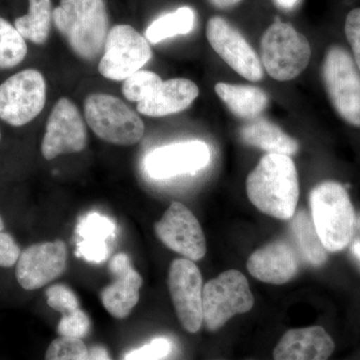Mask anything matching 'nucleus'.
<instances>
[{"label":"nucleus","mask_w":360,"mask_h":360,"mask_svg":"<svg viewBox=\"0 0 360 360\" xmlns=\"http://www.w3.org/2000/svg\"><path fill=\"white\" fill-rule=\"evenodd\" d=\"M250 202L277 219H292L300 198L297 170L290 156L264 155L246 179Z\"/></svg>","instance_id":"1"},{"label":"nucleus","mask_w":360,"mask_h":360,"mask_svg":"<svg viewBox=\"0 0 360 360\" xmlns=\"http://www.w3.org/2000/svg\"><path fill=\"white\" fill-rule=\"evenodd\" d=\"M53 23L78 58L94 60L103 51L110 32L104 0H60Z\"/></svg>","instance_id":"2"},{"label":"nucleus","mask_w":360,"mask_h":360,"mask_svg":"<svg viewBox=\"0 0 360 360\" xmlns=\"http://www.w3.org/2000/svg\"><path fill=\"white\" fill-rule=\"evenodd\" d=\"M311 220L324 248L345 250L354 236L355 214L347 189L336 181L317 184L309 194Z\"/></svg>","instance_id":"3"},{"label":"nucleus","mask_w":360,"mask_h":360,"mask_svg":"<svg viewBox=\"0 0 360 360\" xmlns=\"http://www.w3.org/2000/svg\"><path fill=\"white\" fill-rule=\"evenodd\" d=\"M260 53L270 77L278 82H288L307 68L311 47L307 37L292 25L276 20L265 30Z\"/></svg>","instance_id":"4"},{"label":"nucleus","mask_w":360,"mask_h":360,"mask_svg":"<svg viewBox=\"0 0 360 360\" xmlns=\"http://www.w3.org/2000/svg\"><path fill=\"white\" fill-rule=\"evenodd\" d=\"M84 115L99 139L115 146H134L143 136L141 118L115 96L90 94L84 101Z\"/></svg>","instance_id":"5"},{"label":"nucleus","mask_w":360,"mask_h":360,"mask_svg":"<svg viewBox=\"0 0 360 360\" xmlns=\"http://www.w3.org/2000/svg\"><path fill=\"white\" fill-rule=\"evenodd\" d=\"M253 305L250 284L238 270L222 272L203 286V322L210 330H219L231 317L250 311Z\"/></svg>","instance_id":"6"},{"label":"nucleus","mask_w":360,"mask_h":360,"mask_svg":"<svg viewBox=\"0 0 360 360\" xmlns=\"http://www.w3.org/2000/svg\"><path fill=\"white\" fill-rule=\"evenodd\" d=\"M322 77L336 112L349 124L360 127V71L354 58L341 46H331L322 65Z\"/></svg>","instance_id":"7"},{"label":"nucleus","mask_w":360,"mask_h":360,"mask_svg":"<svg viewBox=\"0 0 360 360\" xmlns=\"http://www.w3.org/2000/svg\"><path fill=\"white\" fill-rule=\"evenodd\" d=\"M46 101V82L37 70L15 73L0 84V118L22 127L41 112Z\"/></svg>","instance_id":"8"},{"label":"nucleus","mask_w":360,"mask_h":360,"mask_svg":"<svg viewBox=\"0 0 360 360\" xmlns=\"http://www.w3.org/2000/svg\"><path fill=\"white\" fill-rule=\"evenodd\" d=\"M151 58L148 39L132 26L118 25L108 32L98 70L108 79L122 82L141 70Z\"/></svg>","instance_id":"9"},{"label":"nucleus","mask_w":360,"mask_h":360,"mask_svg":"<svg viewBox=\"0 0 360 360\" xmlns=\"http://www.w3.org/2000/svg\"><path fill=\"white\" fill-rule=\"evenodd\" d=\"M168 288L180 323L188 333H198L203 323L202 276L198 265L187 258L174 260Z\"/></svg>","instance_id":"10"},{"label":"nucleus","mask_w":360,"mask_h":360,"mask_svg":"<svg viewBox=\"0 0 360 360\" xmlns=\"http://www.w3.org/2000/svg\"><path fill=\"white\" fill-rule=\"evenodd\" d=\"M206 37L213 51L241 77L258 82L264 77L262 61L238 28L221 16H213L206 25Z\"/></svg>","instance_id":"11"},{"label":"nucleus","mask_w":360,"mask_h":360,"mask_svg":"<svg viewBox=\"0 0 360 360\" xmlns=\"http://www.w3.org/2000/svg\"><path fill=\"white\" fill-rule=\"evenodd\" d=\"M87 144V132L78 108L66 97L54 104L42 139L41 153L51 160L61 155L77 153Z\"/></svg>","instance_id":"12"},{"label":"nucleus","mask_w":360,"mask_h":360,"mask_svg":"<svg viewBox=\"0 0 360 360\" xmlns=\"http://www.w3.org/2000/svg\"><path fill=\"white\" fill-rule=\"evenodd\" d=\"M155 231L163 245L187 259L196 262L205 257L206 240L201 225L182 203L172 202L156 222Z\"/></svg>","instance_id":"13"},{"label":"nucleus","mask_w":360,"mask_h":360,"mask_svg":"<svg viewBox=\"0 0 360 360\" xmlns=\"http://www.w3.org/2000/svg\"><path fill=\"white\" fill-rule=\"evenodd\" d=\"M68 248L61 240L35 243L20 253L15 276L21 288L37 290L65 272Z\"/></svg>","instance_id":"14"},{"label":"nucleus","mask_w":360,"mask_h":360,"mask_svg":"<svg viewBox=\"0 0 360 360\" xmlns=\"http://www.w3.org/2000/svg\"><path fill=\"white\" fill-rule=\"evenodd\" d=\"M210 150L205 142L191 141L161 146L146 158V169L155 179H167L194 174L210 163Z\"/></svg>","instance_id":"15"},{"label":"nucleus","mask_w":360,"mask_h":360,"mask_svg":"<svg viewBox=\"0 0 360 360\" xmlns=\"http://www.w3.org/2000/svg\"><path fill=\"white\" fill-rule=\"evenodd\" d=\"M110 270L113 281L101 292V302L113 317L123 319L139 302L142 277L125 253H118L111 258Z\"/></svg>","instance_id":"16"},{"label":"nucleus","mask_w":360,"mask_h":360,"mask_svg":"<svg viewBox=\"0 0 360 360\" xmlns=\"http://www.w3.org/2000/svg\"><path fill=\"white\" fill-rule=\"evenodd\" d=\"M300 259L285 241L277 240L255 250L248 258V269L258 281L281 285L297 274Z\"/></svg>","instance_id":"17"},{"label":"nucleus","mask_w":360,"mask_h":360,"mask_svg":"<svg viewBox=\"0 0 360 360\" xmlns=\"http://www.w3.org/2000/svg\"><path fill=\"white\" fill-rule=\"evenodd\" d=\"M335 348V341L321 326L293 328L277 343L274 359L328 360Z\"/></svg>","instance_id":"18"},{"label":"nucleus","mask_w":360,"mask_h":360,"mask_svg":"<svg viewBox=\"0 0 360 360\" xmlns=\"http://www.w3.org/2000/svg\"><path fill=\"white\" fill-rule=\"evenodd\" d=\"M200 94L198 85L186 78L162 82L158 89L137 103V111L151 117H161L186 110Z\"/></svg>","instance_id":"19"},{"label":"nucleus","mask_w":360,"mask_h":360,"mask_svg":"<svg viewBox=\"0 0 360 360\" xmlns=\"http://www.w3.org/2000/svg\"><path fill=\"white\" fill-rule=\"evenodd\" d=\"M115 224L105 215L97 212L82 217L77 226V255L92 264H101L108 259V238L115 236Z\"/></svg>","instance_id":"20"},{"label":"nucleus","mask_w":360,"mask_h":360,"mask_svg":"<svg viewBox=\"0 0 360 360\" xmlns=\"http://www.w3.org/2000/svg\"><path fill=\"white\" fill-rule=\"evenodd\" d=\"M241 141L248 146L266 151L270 155H293L297 153L298 142L266 120H251L240 129Z\"/></svg>","instance_id":"21"},{"label":"nucleus","mask_w":360,"mask_h":360,"mask_svg":"<svg viewBox=\"0 0 360 360\" xmlns=\"http://www.w3.org/2000/svg\"><path fill=\"white\" fill-rule=\"evenodd\" d=\"M215 92L236 117L253 120L269 105V96L264 90L250 85L219 82Z\"/></svg>","instance_id":"22"},{"label":"nucleus","mask_w":360,"mask_h":360,"mask_svg":"<svg viewBox=\"0 0 360 360\" xmlns=\"http://www.w3.org/2000/svg\"><path fill=\"white\" fill-rule=\"evenodd\" d=\"M290 231L300 257L310 266L319 267L328 260V250L322 245L312 220L303 210L290 219Z\"/></svg>","instance_id":"23"},{"label":"nucleus","mask_w":360,"mask_h":360,"mask_svg":"<svg viewBox=\"0 0 360 360\" xmlns=\"http://www.w3.org/2000/svg\"><path fill=\"white\" fill-rule=\"evenodd\" d=\"M27 14L16 18L14 26L23 39L35 44H44L53 21L51 0H28Z\"/></svg>","instance_id":"24"},{"label":"nucleus","mask_w":360,"mask_h":360,"mask_svg":"<svg viewBox=\"0 0 360 360\" xmlns=\"http://www.w3.org/2000/svg\"><path fill=\"white\" fill-rule=\"evenodd\" d=\"M194 11L191 7H180L174 13L165 14L153 21L146 32V39L155 44L176 35L187 34L193 30Z\"/></svg>","instance_id":"25"},{"label":"nucleus","mask_w":360,"mask_h":360,"mask_svg":"<svg viewBox=\"0 0 360 360\" xmlns=\"http://www.w3.org/2000/svg\"><path fill=\"white\" fill-rule=\"evenodd\" d=\"M27 45L15 26L0 18V68H13L25 60Z\"/></svg>","instance_id":"26"},{"label":"nucleus","mask_w":360,"mask_h":360,"mask_svg":"<svg viewBox=\"0 0 360 360\" xmlns=\"http://www.w3.org/2000/svg\"><path fill=\"white\" fill-rule=\"evenodd\" d=\"M162 82L155 72L141 70L123 80L122 94L125 98L139 103L150 96Z\"/></svg>","instance_id":"27"},{"label":"nucleus","mask_w":360,"mask_h":360,"mask_svg":"<svg viewBox=\"0 0 360 360\" xmlns=\"http://www.w3.org/2000/svg\"><path fill=\"white\" fill-rule=\"evenodd\" d=\"M45 360H89V349L77 338H56L47 348Z\"/></svg>","instance_id":"28"},{"label":"nucleus","mask_w":360,"mask_h":360,"mask_svg":"<svg viewBox=\"0 0 360 360\" xmlns=\"http://www.w3.org/2000/svg\"><path fill=\"white\" fill-rule=\"evenodd\" d=\"M49 307L63 315L70 314L79 309L77 295L65 284H54L45 292Z\"/></svg>","instance_id":"29"},{"label":"nucleus","mask_w":360,"mask_h":360,"mask_svg":"<svg viewBox=\"0 0 360 360\" xmlns=\"http://www.w3.org/2000/svg\"><path fill=\"white\" fill-rule=\"evenodd\" d=\"M90 321L84 310L78 309L63 315L58 326V335L63 338L82 340L89 333Z\"/></svg>","instance_id":"30"},{"label":"nucleus","mask_w":360,"mask_h":360,"mask_svg":"<svg viewBox=\"0 0 360 360\" xmlns=\"http://www.w3.org/2000/svg\"><path fill=\"white\" fill-rule=\"evenodd\" d=\"M172 348L168 338H156L143 347L129 352L124 360H161L170 354Z\"/></svg>","instance_id":"31"},{"label":"nucleus","mask_w":360,"mask_h":360,"mask_svg":"<svg viewBox=\"0 0 360 360\" xmlns=\"http://www.w3.org/2000/svg\"><path fill=\"white\" fill-rule=\"evenodd\" d=\"M345 30L352 46L355 65L360 71V8H355L347 14Z\"/></svg>","instance_id":"32"},{"label":"nucleus","mask_w":360,"mask_h":360,"mask_svg":"<svg viewBox=\"0 0 360 360\" xmlns=\"http://www.w3.org/2000/svg\"><path fill=\"white\" fill-rule=\"evenodd\" d=\"M20 248L13 236L0 231V267H13L18 262Z\"/></svg>","instance_id":"33"},{"label":"nucleus","mask_w":360,"mask_h":360,"mask_svg":"<svg viewBox=\"0 0 360 360\" xmlns=\"http://www.w3.org/2000/svg\"><path fill=\"white\" fill-rule=\"evenodd\" d=\"M89 360H112L108 354V350L101 345L92 347L89 349Z\"/></svg>","instance_id":"34"},{"label":"nucleus","mask_w":360,"mask_h":360,"mask_svg":"<svg viewBox=\"0 0 360 360\" xmlns=\"http://www.w3.org/2000/svg\"><path fill=\"white\" fill-rule=\"evenodd\" d=\"M243 0H208L212 6L219 9H227L238 6Z\"/></svg>","instance_id":"35"},{"label":"nucleus","mask_w":360,"mask_h":360,"mask_svg":"<svg viewBox=\"0 0 360 360\" xmlns=\"http://www.w3.org/2000/svg\"><path fill=\"white\" fill-rule=\"evenodd\" d=\"M352 252H354L355 257L360 260V241H357L352 246Z\"/></svg>","instance_id":"36"},{"label":"nucleus","mask_w":360,"mask_h":360,"mask_svg":"<svg viewBox=\"0 0 360 360\" xmlns=\"http://www.w3.org/2000/svg\"><path fill=\"white\" fill-rule=\"evenodd\" d=\"M4 229V222L2 220L1 217H0V231H2V229Z\"/></svg>","instance_id":"37"},{"label":"nucleus","mask_w":360,"mask_h":360,"mask_svg":"<svg viewBox=\"0 0 360 360\" xmlns=\"http://www.w3.org/2000/svg\"><path fill=\"white\" fill-rule=\"evenodd\" d=\"M0 141H1V132H0Z\"/></svg>","instance_id":"38"}]
</instances>
